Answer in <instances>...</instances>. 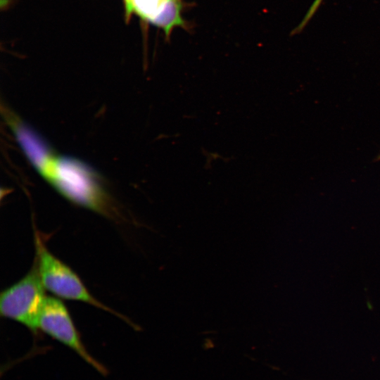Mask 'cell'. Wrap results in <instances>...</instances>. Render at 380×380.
I'll return each instance as SVG.
<instances>
[{"mask_svg": "<svg viewBox=\"0 0 380 380\" xmlns=\"http://www.w3.org/2000/svg\"><path fill=\"white\" fill-rule=\"evenodd\" d=\"M39 174L71 203L106 217L113 215L101 177L80 160L55 154Z\"/></svg>", "mask_w": 380, "mask_h": 380, "instance_id": "cell-1", "label": "cell"}, {"mask_svg": "<svg viewBox=\"0 0 380 380\" xmlns=\"http://www.w3.org/2000/svg\"><path fill=\"white\" fill-rule=\"evenodd\" d=\"M34 242L36 251L34 261L45 289L60 298L86 303L115 314L125 322H128L125 317L96 300L74 271L49 252L37 234Z\"/></svg>", "mask_w": 380, "mask_h": 380, "instance_id": "cell-2", "label": "cell"}, {"mask_svg": "<svg viewBox=\"0 0 380 380\" xmlns=\"http://www.w3.org/2000/svg\"><path fill=\"white\" fill-rule=\"evenodd\" d=\"M34 261L30 272L20 280L1 291L0 313L18 322L34 333L38 329V318L46 297Z\"/></svg>", "mask_w": 380, "mask_h": 380, "instance_id": "cell-3", "label": "cell"}, {"mask_svg": "<svg viewBox=\"0 0 380 380\" xmlns=\"http://www.w3.org/2000/svg\"><path fill=\"white\" fill-rule=\"evenodd\" d=\"M38 329L72 350L101 374H108L106 367L87 351L68 310L58 298H45L38 318Z\"/></svg>", "mask_w": 380, "mask_h": 380, "instance_id": "cell-4", "label": "cell"}, {"mask_svg": "<svg viewBox=\"0 0 380 380\" xmlns=\"http://www.w3.org/2000/svg\"><path fill=\"white\" fill-rule=\"evenodd\" d=\"M3 114L27 158L40 173L56 153L36 132L15 114L6 108Z\"/></svg>", "mask_w": 380, "mask_h": 380, "instance_id": "cell-5", "label": "cell"}, {"mask_svg": "<svg viewBox=\"0 0 380 380\" xmlns=\"http://www.w3.org/2000/svg\"><path fill=\"white\" fill-rule=\"evenodd\" d=\"M172 0H125L127 13L136 12L151 22Z\"/></svg>", "mask_w": 380, "mask_h": 380, "instance_id": "cell-6", "label": "cell"}, {"mask_svg": "<svg viewBox=\"0 0 380 380\" xmlns=\"http://www.w3.org/2000/svg\"><path fill=\"white\" fill-rule=\"evenodd\" d=\"M322 1L323 0H315L313 1L311 6L310 7V9L305 15L303 20L300 23V25L295 29L293 33H299L300 31L303 30V29L305 27V25L308 23L314 14L316 13Z\"/></svg>", "mask_w": 380, "mask_h": 380, "instance_id": "cell-7", "label": "cell"}, {"mask_svg": "<svg viewBox=\"0 0 380 380\" xmlns=\"http://www.w3.org/2000/svg\"><path fill=\"white\" fill-rule=\"evenodd\" d=\"M375 162L380 160V152L376 156V158L374 160Z\"/></svg>", "mask_w": 380, "mask_h": 380, "instance_id": "cell-8", "label": "cell"}]
</instances>
